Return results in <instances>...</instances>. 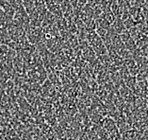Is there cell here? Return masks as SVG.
Segmentation results:
<instances>
[{
    "label": "cell",
    "mask_w": 148,
    "mask_h": 140,
    "mask_svg": "<svg viewBox=\"0 0 148 140\" xmlns=\"http://www.w3.org/2000/svg\"><path fill=\"white\" fill-rule=\"evenodd\" d=\"M13 22L19 27L24 28L25 30H27V28L29 27L30 17L24 7H21V8L15 10V13H14L13 16Z\"/></svg>",
    "instance_id": "1"
}]
</instances>
